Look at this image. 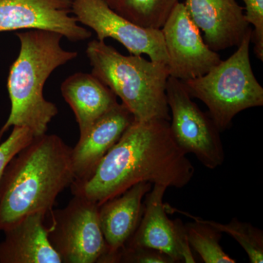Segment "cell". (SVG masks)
Returning a JSON list of instances; mask_svg holds the SVG:
<instances>
[{"label": "cell", "mask_w": 263, "mask_h": 263, "mask_svg": "<svg viewBox=\"0 0 263 263\" xmlns=\"http://www.w3.org/2000/svg\"><path fill=\"white\" fill-rule=\"evenodd\" d=\"M16 35L20 51L8 80L11 110L0 129V139L11 127L28 128L34 138L46 134L58 109L45 99V84L57 68L78 57L77 52L64 49L63 36L58 33L31 29Z\"/></svg>", "instance_id": "3957f363"}, {"label": "cell", "mask_w": 263, "mask_h": 263, "mask_svg": "<svg viewBox=\"0 0 263 263\" xmlns=\"http://www.w3.org/2000/svg\"><path fill=\"white\" fill-rule=\"evenodd\" d=\"M71 149L46 133L10 160L0 181V231L30 214L51 212L59 194L75 181Z\"/></svg>", "instance_id": "7a4b0ae2"}, {"label": "cell", "mask_w": 263, "mask_h": 263, "mask_svg": "<svg viewBox=\"0 0 263 263\" xmlns=\"http://www.w3.org/2000/svg\"><path fill=\"white\" fill-rule=\"evenodd\" d=\"M117 262L175 263L167 254L147 247H124L119 252Z\"/></svg>", "instance_id": "7402d4cb"}, {"label": "cell", "mask_w": 263, "mask_h": 263, "mask_svg": "<svg viewBox=\"0 0 263 263\" xmlns=\"http://www.w3.org/2000/svg\"><path fill=\"white\" fill-rule=\"evenodd\" d=\"M179 0H122L120 14L140 27L161 29Z\"/></svg>", "instance_id": "ac0fdd59"}, {"label": "cell", "mask_w": 263, "mask_h": 263, "mask_svg": "<svg viewBox=\"0 0 263 263\" xmlns=\"http://www.w3.org/2000/svg\"><path fill=\"white\" fill-rule=\"evenodd\" d=\"M183 4L213 51L238 47L250 27L236 0H185Z\"/></svg>", "instance_id": "8fae6325"}, {"label": "cell", "mask_w": 263, "mask_h": 263, "mask_svg": "<svg viewBox=\"0 0 263 263\" xmlns=\"http://www.w3.org/2000/svg\"><path fill=\"white\" fill-rule=\"evenodd\" d=\"M86 55L91 73L119 97L134 120H171L166 86L167 65L141 55H123L105 41H91Z\"/></svg>", "instance_id": "277c9868"}, {"label": "cell", "mask_w": 263, "mask_h": 263, "mask_svg": "<svg viewBox=\"0 0 263 263\" xmlns=\"http://www.w3.org/2000/svg\"><path fill=\"white\" fill-rule=\"evenodd\" d=\"M194 174L193 163L173 138L170 121L134 120L94 171L71 186L73 195L100 206L137 183L181 189Z\"/></svg>", "instance_id": "6da1fadb"}, {"label": "cell", "mask_w": 263, "mask_h": 263, "mask_svg": "<svg viewBox=\"0 0 263 263\" xmlns=\"http://www.w3.org/2000/svg\"><path fill=\"white\" fill-rule=\"evenodd\" d=\"M34 138V135L28 128L13 127L8 139L0 144V181L10 160L29 145Z\"/></svg>", "instance_id": "ffe728a7"}, {"label": "cell", "mask_w": 263, "mask_h": 263, "mask_svg": "<svg viewBox=\"0 0 263 263\" xmlns=\"http://www.w3.org/2000/svg\"><path fill=\"white\" fill-rule=\"evenodd\" d=\"M252 34L250 27L236 51L206 74L182 81L191 98L206 105L220 133L230 127L237 114L263 105V88L251 65Z\"/></svg>", "instance_id": "5b68a950"}, {"label": "cell", "mask_w": 263, "mask_h": 263, "mask_svg": "<svg viewBox=\"0 0 263 263\" xmlns=\"http://www.w3.org/2000/svg\"><path fill=\"white\" fill-rule=\"evenodd\" d=\"M245 4V18L252 25V41L254 51L260 61H263V0H242Z\"/></svg>", "instance_id": "44dd1931"}, {"label": "cell", "mask_w": 263, "mask_h": 263, "mask_svg": "<svg viewBox=\"0 0 263 263\" xmlns=\"http://www.w3.org/2000/svg\"><path fill=\"white\" fill-rule=\"evenodd\" d=\"M73 0H0V32L41 29L72 42L91 37L72 13Z\"/></svg>", "instance_id": "30bf717a"}, {"label": "cell", "mask_w": 263, "mask_h": 263, "mask_svg": "<svg viewBox=\"0 0 263 263\" xmlns=\"http://www.w3.org/2000/svg\"><path fill=\"white\" fill-rule=\"evenodd\" d=\"M166 212L179 213L193 219L184 224L190 247L199 254L205 263H235L236 260L223 250L220 240L222 233L207 224L203 219L173 208L164 203Z\"/></svg>", "instance_id": "e0dca14e"}, {"label": "cell", "mask_w": 263, "mask_h": 263, "mask_svg": "<svg viewBox=\"0 0 263 263\" xmlns=\"http://www.w3.org/2000/svg\"><path fill=\"white\" fill-rule=\"evenodd\" d=\"M152 183L141 182L99 206V219L108 252L103 262H117L119 252L134 234L143 215V198Z\"/></svg>", "instance_id": "4fadbf2b"}, {"label": "cell", "mask_w": 263, "mask_h": 263, "mask_svg": "<svg viewBox=\"0 0 263 263\" xmlns=\"http://www.w3.org/2000/svg\"><path fill=\"white\" fill-rule=\"evenodd\" d=\"M117 13H120L122 7V0H104Z\"/></svg>", "instance_id": "603a6c76"}, {"label": "cell", "mask_w": 263, "mask_h": 263, "mask_svg": "<svg viewBox=\"0 0 263 263\" xmlns=\"http://www.w3.org/2000/svg\"><path fill=\"white\" fill-rule=\"evenodd\" d=\"M72 13L81 25L95 31L99 41L112 38L130 54H146L152 61L168 65L161 29L137 25L117 13L104 0H73Z\"/></svg>", "instance_id": "ba28073f"}, {"label": "cell", "mask_w": 263, "mask_h": 263, "mask_svg": "<svg viewBox=\"0 0 263 263\" xmlns=\"http://www.w3.org/2000/svg\"><path fill=\"white\" fill-rule=\"evenodd\" d=\"M48 237L65 263L103 262L108 252L99 219V205L74 195L63 209L52 212Z\"/></svg>", "instance_id": "52a82bcc"}, {"label": "cell", "mask_w": 263, "mask_h": 263, "mask_svg": "<svg viewBox=\"0 0 263 263\" xmlns=\"http://www.w3.org/2000/svg\"><path fill=\"white\" fill-rule=\"evenodd\" d=\"M171 111L170 129L175 142L186 155L193 154L208 169L220 167L226 155L219 130L212 118L192 100L182 81L169 76L166 86Z\"/></svg>", "instance_id": "8992f818"}, {"label": "cell", "mask_w": 263, "mask_h": 263, "mask_svg": "<svg viewBox=\"0 0 263 263\" xmlns=\"http://www.w3.org/2000/svg\"><path fill=\"white\" fill-rule=\"evenodd\" d=\"M61 92L75 114L80 136L118 103L113 91L91 72L69 76L62 84Z\"/></svg>", "instance_id": "2e32d148"}, {"label": "cell", "mask_w": 263, "mask_h": 263, "mask_svg": "<svg viewBox=\"0 0 263 263\" xmlns=\"http://www.w3.org/2000/svg\"><path fill=\"white\" fill-rule=\"evenodd\" d=\"M221 233L230 235L240 245L248 256L250 262H263V232L251 224L233 218L229 223L222 224L204 219Z\"/></svg>", "instance_id": "d6986e66"}, {"label": "cell", "mask_w": 263, "mask_h": 263, "mask_svg": "<svg viewBox=\"0 0 263 263\" xmlns=\"http://www.w3.org/2000/svg\"><path fill=\"white\" fill-rule=\"evenodd\" d=\"M168 56L169 75L181 81L205 75L221 61L179 3L161 29Z\"/></svg>", "instance_id": "9c48e42d"}, {"label": "cell", "mask_w": 263, "mask_h": 263, "mask_svg": "<svg viewBox=\"0 0 263 263\" xmlns=\"http://www.w3.org/2000/svg\"><path fill=\"white\" fill-rule=\"evenodd\" d=\"M166 190V186L155 184L146 194L141 221L125 247L155 249L167 254L175 263L182 262L184 227L180 219L173 221L167 216L163 202Z\"/></svg>", "instance_id": "7c38bea8"}, {"label": "cell", "mask_w": 263, "mask_h": 263, "mask_svg": "<svg viewBox=\"0 0 263 263\" xmlns=\"http://www.w3.org/2000/svg\"><path fill=\"white\" fill-rule=\"evenodd\" d=\"M43 213L26 216L5 230L0 243L1 263H62L52 246Z\"/></svg>", "instance_id": "9a60e30c"}, {"label": "cell", "mask_w": 263, "mask_h": 263, "mask_svg": "<svg viewBox=\"0 0 263 263\" xmlns=\"http://www.w3.org/2000/svg\"><path fill=\"white\" fill-rule=\"evenodd\" d=\"M133 121L129 110L118 103L80 136L77 144L71 149L75 181L86 179L94 171Z\"/></svg>", "instance_id": "5bb4252c"}]
</instances>
